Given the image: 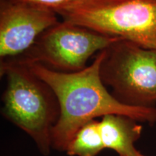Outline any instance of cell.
I'll list each match as a JSON object with an SVG mask.
<instances>
[{
    "instance_id": "cell-1",
    "label": "cell",
    "mask_w": 156,
    "mask_h": 156,
    "mask_svg": "<svg viewBox=\"0 0 156 156\" xmlns=\"http://www.w3.org/2000/svg\"><path fill=\"white\" fill-rule=\"evenodd\" d=\"M104 54L105 50L97 53L90 65L76 73H60L38 63L28 64L51 87L59 102L60 116L52 131V148L56 151H65L77 130L97 117L118 114L140 123H156V107L128 106L107 90L100 75Z\"/></svg>"
},
{
    "instance_id": "cell-2",
    "label": "cell",
    "mask_w": 156,
    "mask_h": 156,
    "mask_svg": "<svg viewBox=\"0 0 156 156\" xmlns=\"http://www.w3.org/2000/svg\"><path fill=\"white\" fill-rule=\"evenodd\" d=\"M0 74L7 81L2 113L32 138L42 155L52 148V131L60 116L57 96L26 64L1 62Z\"/></svg>"
},
{
    "instance_id": "cell-3",
    "label": "cell",
    "mask_w": 156,
    "mask_h": 156,
    "mask_svg": "<svg viewBox=\"0 0 156 156\" xmlns=\"http://www.w3.org/2000/svg\"><path fill=\"white\" fill-rule=\"evenodd\" d=\"M58 15L106 36L156 49V0H89Z\"/></svg>"
},
{
    "instance_id": "cell-4",
    "label": "cell",
    "mask_w": 156,
    "mask_h": 156,
    "mask_svg": "<svg viewBox=\"0 0 156 156\" xmlns=\"http://www.w3.org/2000/svg\"><path fill=\"white\" fill-rule=\"evenodd\" d=\"M100 75L121 103L156 107V49L118 39L105 49Z\"/></svg>"
},
{
    "instance_id": "cell-5",
    "label": "cell",
    "mask_w": 156,
    "mask_h": 156,
    "mask_svg": "<svg viewBox=\"0 0 156 156\" xmlns=\"http://www.w3.org/2000/svg\"><path fill=\"white\" fill-rule=\"evenodd\" d=\"M118 39L63 20L44 31L26 53L9 60L41 64L60 73H76L87 67L93 55Z\"/></svg>"
},
{
    "instance_id": "cell-6",
    "label": "cell",
    "mask_w": 156,
    "mask_h": 156,
    "mask_svg": "<svg viewBox=\"0 0 156 156\" xmlns=\"http://www.w3.org/2000/svg\"><path fill=\"white\" fill-rule=\"evenodd\" d=\"M52 9L17 0H0V59L19 57L58 22Z\"/></svg>"
},
{
    "instance_id": "cell-7",
    "label": "cell",
    "mask_w": 156,
    "mask_h": 156,
    "mask_svg": "<svg viewBox=\"0 0 156 156\" xmlns=\"http://www.w3.org/2000/svg\"><path fill=\"white\" fill-rule=\"evenodd\" d=\"M140 123L124 114L103 116L100 121V129L105 148L113 150L119 156H136L140 151L134 143L142 132Z\"/></svg>"
},
{
    "instance_id": "cell-8",
    "label": "cell",
    "mask_w": 156,
    "mask_h": 156,
    "mask_svg": "<svg viewBox=\"0 0 156 156\" xmlns=\"http://www.w3.org/2000/svg\"><path fill=\"white\" fill-rule=\"evenodd\" d=\"M104 149L100 121L93 119L77 130L65 152L69 156H97Z\"/></svg>"
},
{
    "instance_id": "cell-9",
    "label": "cell",
    "mask_w": 156,
    "mask_h": 156,
    "mask_svg": "<svg viewBox=\"0 0 156 156\" xmlns=\"http://www.w3.org/2000/svg\"><path fill=\"white\" fill-rule=\"evenodd\" d=\"M34 5L41 6L55 11L58 14L59 12L69 9L86 2L89 0H17Z\"/></svg>"
},
{
    "instance_id": "cell-10",
    "label": "cell",
    "mask_w": 156,
    "mask_h": 156,
    "mask_svg": "<svg viewBox=\"0 0 156 156\" xmlns=\"http://www.w3.org/2000/svg\"><path fill=\"white\" fill-rule=\"evenodd\" d=\"M136 156H145V155H142V153H140H140H138V154H137V155H136Z\"/></svg>"
}]
</instances>
